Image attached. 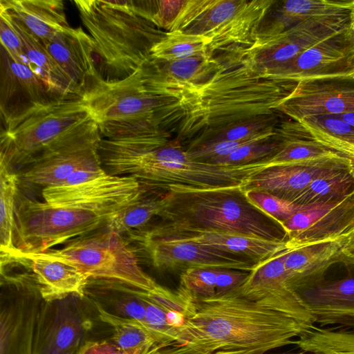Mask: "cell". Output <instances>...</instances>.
<instances>
[{"label": "cell", "instance_id": "cell-50", "mask_svg": "<svg viewBox=\"0 0 354 354\" xmlns=\"http://www.w3.org/2000/svg\"><path fill=\"white\" fill-rule=\"evenodd\" d=\"M166 317L169 325L177 329L183 327L185 322V315L180 312L174 310L166 311Z\"/></svg>", "mask_w": 354, "mask_h": 354}, {"label": "cell", "instance_id": "cell-33", "mask_svg": "<svg viewBox=\"0 0 354 354\" xmlns=\"http://www.w3.org/2000/svg\"><path fill=\"white\" fill-rule=\"evenodd\" d=\"M313 138L354 161V127L334 115L307 117L299 121Z\"/></svg>", "mask_w": 354, "mask_h": 354}, {"label": "cell", "instance_id": "cell-42", "mask_svg": "<svg viewBox=\"0 0 354 354\" xmlns=\"http://www.w3.org/2000/svg\"><path fill=\"white\" fill-rule=\"evenodd\" d=\"M218 268H191L181 272L180 286L190 293L203 297L216 295Z\"/></svg>", "mask_w": 354, "mask_h": 354}, {"label": "cell", "instance_id": "cell-45", "mask_svg": "<svg viewBox=\"0 0 354 354\" xmlns=\"http://www.w3.org/2000/svg\"><path fill=\"white\" fill-rule=\"evenodd\" d=\"M0 39L1 46L11 59L28 67L21 41L8 21L5 13L0 10Z\"/></svg>", "mask_w": 354, "mask_h": 354}, {"label": "cell", "instance_id": "cell-49", "mask_svg": "<svg viewBox=\"0 0 354 354\" xmlns=\"http://www.w3.org/2000/svg\"><path fill=\"white\" fill-rule=\"evenodd\" d=\"M105 172L102 168L99 169H84L77 170L70 174L59 186H73L97 178Z\"/></svg>", "mask_w": 354, "mask_h": 354}, {"label": "cell", "instance_id": "cell-36", "mask_svg": "<svg viewBox=\"0 0 354 354\" xmlns=\"http://www.w3.org/2000/svg\"><path fill=\"white\" fill-rule=\"evenodd\" d=\"M211 39L180 31L167 32L151 50V56L173 62L206 54L209 52Z\"/></svg>", "mask_w": 354, "mask_h": 354}, {"label": "cell", "instance_id": "cell-5", "mask_svg": "<svg viewBox=\"0 0 354 354\" xmlns=\"http://www.w3.org/2000/svg\"><path fill=\"white\" fill-rule=\"evenodd\" d=\"M82 100L103 138L169 132L178 129L183 118L178 100L147 90L140 69L124 79L98 81Z\"/></svg>", "mask_w": 354, "mask_h": 354}, {"label": "cell", "instance_id": "cell-15", "mask_svg": "<svg viewBox=\"0 0 354 354\" xmlns=\"http://www.w3.org/2000/svg\"><path fill=\"white\" fill-rule=\"evenodd\" d=\"M279 227L290 249L354 236V189L328 203L297 211Z\"/></svg>", "mask_w": 354, "mask_h": 354}, {"label": "cell", "instance_id": "cell-31", "mask_svg": "<svg viewBox=\"0 0 354 354\" xmlns=\"http://www.w3.org/2000/svg\"><path fill=\"white\" fill-rule=\"evenodd\" d=\"M102 321L113 328V343L124 354H155L161 348L140 322L113 315L96 303Z\"/></svg>", "mask_w": 354, "mask_h": 354}, {"label": "cell", "instance_id": "cell-32", "mask_svg": "<svg viewBox=\"0 0 354 354\" xmlns=\"http://www.w3.org/2000/svg\"><path fill=\"white\" fill-rule=\"evenodd\" d=\"M354 189V167L335 170L313 180L292 201L301 209L340 198Z\"/></svg>", "mask_w": 354, "mask_h": 354}, {"label": "cell", "instance_id": "cell-54", "mask_svg": "<svg viewBox=\"0 0 354 354\" xmlns=\"http://www.w3.org/2000/svg\"><path fill=\"white\" fill-rule=\"evenodd\" d=\"M77 349L71 350L66 352L58 353L55 354H77Z\"/></svg>", "mask_w": 354, "mask_h": 354}, {"label": "cell", "instance_id": "cell-52", "mask_svg": "<svg viewBox=\"0 0 354 354\" xmlns=\"http://www.w3.org/2000/svg\"><path fill=\"white\" fill-rule=\"evenodd\" d=\"M342 263L354 265V236L349 240L344 248Z\"/></svg>", "mask_w": 354, "mask_h": 354}, {"label": "cell", "instance_id": "cell-30", "mask_svg": "<svg viewBox=\"0 0 354 354\" xmlns=\"http://www.w3.org/2000/svg\"><path fill=\"white\" fill-rule=\"evenodd\" d=\"M279 122L276 113L239 122L199 135L189 142L187 149L225 140H270Z\"/></svg>", "mask_w": 354, "mask_h": 354}, {"label": "cell", "instance_id": "cell-10", "mask_svg": "<svg viewBox=\"0 0 354 354\" xmlns=\"http://www.w3.org/2000/svg\"><path fill=\"white\" fill-rule=\"evenodd\" d=\"M44 252L73 263L90 278L119 281L147 292L158 285L142 270L126 239L106 227Z\"/></svg>", "mask_w": 354, "mask_h": 354}, {"label": "cell", "instance_id": "cell-41", "mask_svg": "<svg viewBox=\"0 0 354 354\" xmlns=\"http://www.w3.org/2000/svg\"><path fill=\"white\" fill-rule=\"evenodd\" d=\"M184 1H138L139 14L156 27L169 29L181 10Z\"/></svg>", "mask_w": 354, "mask_h": 354}, {"label": "cell", "instance_id": "cell-38", "mask_svg": "<svg viewBox=\"0 0 354 354\" xmlns=\"http://www.w3.org/2000/svg\"><path fill=\"white\" fill-rule=\"evenodd\" d=\"M244 195L253 207L279 226L282 222L301 209L293 203L266 192L244 190Z\"/></svg>", "mask_w": 354, "mask_h": 354}, {"label": "cell", "instance_id": "cell-37", "mask_svg": "<svg viewBox=\"0 0 354 354\" xmlns=\"http://www.w3.org/2000/svg\"><path fill=\"white\" fill-rule=\"evenodd\" d=\"M163 207L162 196L142 197L126 209L113 215L106 227L119 234L140 230L155 216H158Z\"/></svg>", "mask_w": 354, "mask_h": 354}, {"label": "cell", "instance_id": "cell-14", "mask_svg": "<svg viewBox=\"0 0 354 354\" xmlns=\"http://www.w3.org/2000/svg\"><path fill=\"white\" fill-rule=\"evenodd\" d=\"M129 243L133 242L147 255L152 265L162 270L191 268H224L250 272L254 265L251 261L210 247L178 239L153 237L141 230L126 234Z\"/></svg>", "mask_w": 354, "mask_h": 354}, {"label": "cell", "instance_id": "cell-1", "mask_svg": "<svg viewBox=\"0 0 354 354\" xmlns=\"http://www.w3.org/2000/svg\"><path fill=\"white\" fill-rule=\"evenodd\" d=\"M185 322L173 345L199 354H265L293 344L314 325L300 293L238 288L203 297L186 290Z\"/></svg>", "mask_w": 354, "mask_h": 354}, {"label": "cell", "instance_id": "cell-39", "mask_svg": "<svg viewBox=\"0 0 354 354\" xmlns=\"http://www.w3.org/2000/svg\"><path fill=\"white\" fill-rule=\"evenodd\" d=\"M145 292L142 290L140 295L146 306L147 329L161 349L171 346L177 340L178 329L169 325L166 310L147 299Z\"/></svg>", "mask_w": 354, "mask_h": 354}, {"label": "cell", "instance_id": "cell-17", "mask_svg": "<svg viewBox=\"0 0 354 354\" xmlns=\"http://www.w3.org/2000/svg\"><path fill=\"white\" fill-rule=\"evenodd\" d=\"M297 82L354 75V33L350 26L268 72Z\"/></svg>", "mask_w": 354, "mask_h": 354}, {"label": "cell", "instance_id": "cell-46", "mask_svg": "<svg viewBox=\"0 0 354 354\" xmlns=\"http://www.w3.org/2000/svg\"><path fill=\"white\" fill-rule=\"evenodd\" d=\"M145 296L166 311H178L185 315L186 313V292L181 286L176 292H173L158 285L153 290L145 292Z\"/></svg>", "mask_w": 354, "mask_h": 354}, {"label": "cell", "instance_id": "cell-34", "mask_svg": "<svg viewBox=\"0 0 354 354\" xmlns=\"http://www.w3.org/2000/svg\"><path fill=\"white\" fill-rule=\"evenodd\" d=\"M18 181V175L0 163V246L1 261L5 262L14 259L17 253L14 229Z\"/></svg>", "mask_w": 354, "mask_h": 354}, {"label": "cell", "instance_id": "cell-43", "mask_svg": "<svg viewBox=\"0 0 354 354\" xmlns=\"http://www.w3.org/2000/svg\"><path fill=\"white\" fill-rule=\"evenodd\" d=\"M81 328L73 317H65L54 326L50 334V354L77 349Z\"/></svg>", "mask_w": 354, "mask_h": 354}, {"label": "cell", "instance_id": "cell-12", "mask_svg": "<svg viewBox=\"0 0 354 354\" xmlns=\"http://www.w3.org/2000/svg\"><path fill=\"white\" fill-rule=\"evenodd\" d=\"M146 189L135 178L106 171L96 178L73 186L44 187L42 196L57 207L113 216L140 200Z\"/></svg>", "mask_w": 354, "mask_h": 354}, {"label": "cell", "instance_id": "cell-21", "mask_svg": "<svg viewBox=\"0 0 354 354\" xmlns=\"http://www.w3.org/2000/svg\"><path fill=\"white\" fill-rule=\"evenodd\" d=\"M141 231L149 236L178 239L210 247L247 259L254 264L288 249L284 239L272 240L233 232L188 230L152 234L147 230Z\"/></svg>", "mask_w": 354, "mask_h": 354}, {"label": "cell", "instance_id": "cell-29", "mask_svg": "<svg viewBox=\"0 0 354 354\" xmlns=\"http://www.w3.org/2000/svg\"><path fill=\"white\" fill-rule=\"evenodd\" d=\"M274 138L279 142V147L273 156L268 158L272 167L318 158L335 152L317 142L301 122L291 118L279 122Z\"/></svg>", "mask_w": 354, "mask_h": 354}, {"label": "cell", "instance_id": "cell-26", "mask_svg": "<svg viewBox=\"0 0 354 354\" xmlns=\"http://www.w3.org/2000/svg\"><path fill=\"white\" fill-rule=\"evenodd\" d=\"M17 259L30 261L44 299H59L69 294L84 296L90 277L73 263L46 252L20 254Z\"/></svg>", "mask_w": 354, "mask_h": 354}, {"label": "cell", "instance_id": "cell-35", "mask_svg": "<svg viewBox=\"0 0 354 354\" xmlns=\"http://www.w3.org/2000/svg\"><path fill=\"white\" fill-rule=\"evenodd\" d=\"M293 344L312 354H354V330L314 325Z\"/></svg>", "mask_w": 354, "mask_h": 354}, {"label": "cell", "instance_id": "cell-28", "mask_svg": "<svg viewBox=\"0 0 354 354\" xmlns=\"http://www.w3.org/2000/svg\"><path fill=\"white\" fill-rule=\"evenodd\" d=\"M19 35L28 67L57 95L64 97H82L78 88L46 49L41 41L17 19L0 8Z\"/></svg>", "mask_w": 354, "mask_h": 354}, {"label": "cell", "instance_id": "cell-8", "mask_svg": "<svg viewBox=\"0 0 354 354\" xmlns=\"http://www.w3.org/2000/svg\"><path fill=\"white\" fill-rule=\"evenodd\" d=\"M274 0H185L169 32L180 31L211 39L210 53L254 41Z\"/></svg>", "mask_w": 354, "mask_h": 354}, {"label": "cell", "instance_id": "cell-25", "mask_svg": "<svg viewBox=\"0 0 354 354\" xmlns=\"http://www.w3.org/2000/svg\"><path fill=\"white\" fill-rule=\"evenodd\" d=\"M314 324L319 327L336 325L354 328V277H347L328 285H317L302 290Z\"/></svg>", "mask_w": 354, "mask_h": 354}, {"label": "cell", "instance_id": "cell-53", "mask_svg": "<svg viewBox=\"0 0 354 354\" xmlns=\"http://www.w3.org/2000/svg\"><path fill=\"white\" fill-rule=\"evenodd\" d=\"M335 117L354 127V113L334 115Z\"/></svg>", "mask_w": 354, "mask_h": 354}, {"label": "cell", "instance_id": "cell-40", "mask_svg": "<svg viewBox=\"0 0 354 354\" xmlns=\"http://www.w3.org/2000/svg\"><path fill=\"white\" fill-rule=\"evenodd\" d=\"M279 147V142L273 137L268 140L245 145L228 156L218 158L211 162L227 165L255 162L270 158L278 151Z\"/></svg>", "mask_w": 354, "mask_h": 354}, {"label": "cell", "instance_id": "cell-18", "mask_svg": "<svg viewBox=\"0 0 354 354\" xmlns=\"http://www.w3.org/2000/svg\"><path fill=\"white\" fill-rule=\"evenodd\" d=\"M277 111L297 122L311 116L354 113V77L301 80Z\"/></svg>", "mask_w": 354, "mask_h": 354}, {"label": "cell", "instance_id": "cell-44", "mask_svg": "<svg viewBox=\"0 0 354 354\" xmlns=\"http://www.w3.org/2000/svg\"><path fill=\"white\" fill-rule=\"evenodd\" d=\"M263 140H268L250 139L238 141L225 140L201 145L185 151L187 156L193 160L211 162L218 158L228 156L245 145Z\"/></svg>", "mask_w": 354, "mask_h": 354}, {"label": "cell", "instance_id": "cell-19", "mask_svg": "<svg viewBox=\"0 0 354 354\" xmlns=\"http://www.w3.org/2000/svg\"><path fill=\"white\" fill-rule=\"evenodd\" d=\"M352 167V159L335 152L268 168L252 177L244 190L266 192L292 203L315 178L332 171Z\"/></svg>", "mask_w": 354, "mask_h": 354}, {"label": "cell", "instance_id": "cell-23", "mask_svg": "<svg viewBox=\"0 0 354 354\" xmlns=\"http://www.w3.org/2000/svg\"><path fill=\"white\" fill-rule=\"evenodd\" d=\"M353 11L354 1H275L262 21L256 38L274 36L312 19L351 15Z\"/></svg>", "mask_w": 354, "mask_h": 354}, {"label": "cell", "instance_id": "cell-9", "mask_svg": "<svg viewBox=\"0 0 354 354\" xmlns=\"http://www.w3.org/2000/svg\"><path fill=\"white\" fill-rule=\"evenodd\" d=\"M14 244L17 253H41L106 227L113 216L91 211L51 205L29 199L15 207Z\"/></svg>", "mask_w": 354, "mask_h": 354}, {"label": "cell", "instance_id": "cell-13", "mask_svg": "<svg viewBox=\"0 0 354 354\" xmlns=\"http://www.w3.org/2000/svg\"><path fill=\"white\" fill-rule=\"evenodd\" d=\"M352 15L312 19L274 36L257 37L250 46L244 49L245 55L255 68L268 73L347 29Z\"/></svg>", "mask_w": 354, "mask_h": 354}, {"label": "cell", "instance_id": "cell-16", "mask_svg": "<svg viewBox=\"0 0 354 354\" xmlns=\"http://www.w3.org/2000/svg\"><path fill=\"white\" fill-rule=\"evenodd\" d=\"M220 55L207 53L173 62L150 56L140 69L147 91L180 100L208 82L221 68L225 51Z\"/></svg>", "mask_w": 354, "mask_h": 354}, {"label": "cell", "instance_id": "cell-48", "mask_svg": "<svg viewBox=\"0 0 354 354\" xmlns=\"http://www.w3.org/2000/svg\"><path fill=\"white\" fill-rule=\"evenodd\" d=\"M77 354H124L113 342H87L77 352Z\"/></svg>", "mask_w": 354, "mask_h": 354}, {"label": "cell", "instance_id": "cell-6", "mask_svg": "<svg viewBox=\"0 0 354 354\" xmlns=\"http://www.w3.org/2000/svg\"><path fill=\"white\" fill-rule=\"evenodd\" d=\"M162 221L152 234L202 230L233 232L281 240L274 221L253 207L244 190L169 192L162 196Z\"/></svg>", "mask_w": 354, "mask_h": 354}, {"label": "cell", "instance_id": "cell-11", "mask_svg": "<svg viewBox=\"0 0 354 354\" xmlns=\"http://www.w3.org/2000/svg\"><path fill=\"white\" fill-rule=\"evenodd\" d=\"M102 137L91 117L62 135L39 153L23 173L28 182L59 186L72 173L102 169L98 147Z\"/></svg>", "mask_w": 354, "mask_h": 354}, {"label": "cell", "instance_id": "cell-47", "mask_svg": "<svg viewBox=\"0 0 354 354\" xmlns=\"http://www.w3.org/2000/svg\"><path fill=\"white\" fill-rule=\"evenodd\" d=\"M248 272L236 270L218 268L216 281V295L225 294L241 286Z\"/></svg>", "mask_w": 354, "mask_h": 354}, {"label": "cell", "instance_id": "cell-7", "mask_svg": "<svg viewBox=\"0 0 354 354\" xmlns=\"http://www.w3.org/2000/svg\"><path fill=\"white\" fill-rule=\"evenodd\" d=\"M91 117L82 97H62L2 119L0 163L12 171L25 168L56 139Z\"/></svg>", "mask_w": 354, "mask_h": 354}, {"label": "cell", "instance_id": "cell-24", "mask_svg": "<svg viewBox=\"0 0 354 354\" xmlns=\"http://www.w3.org/2000/svg\"><path fill=\"white\" fill-rule=\"evenodd\" d=\"M351 239L289 248L284 267L290 286L297 292L316 286L328 268L342 262L344 248Z\"/></svg>", "mask_w": 354, "mask_h": 354}, {"label": "cell", "instance_id": "cell-4", "mask_svg": "<svg viewBox=\"0 0 354 354\" xmlns=\"http://www.w3.org/2000/svg\"><path fill=\"white\" fill-rule=\"evenodd\" d=\"M73 2L92 39L104 80L124 79L140 69L167 33L138 15L131 1Z\"/></svg>", "mask_w": 354, "mask_h": 354}, {"label": "cell", "instance_id": "cell-51", "mask_svg": "<svg viewBox=\"0 0 354 354\" xmlns=\"http://www.w3.org/2000/svg\"><path fill=\"white\" fill-rule=\"evenodd\" d=\"M167 348L160 349L155 354H199L185 346L172 345Z\"/></svg>", "mask_w": 354, "mask_h": 354}, {"label": "cell", "instance_id": "cell-2", "mask_svg": "<svg viewBox=\"0 0 354 354\" xmlns=\"http://www.w3.org/2000/svg\"><path fill=\"white\" fill-rule=\"evenodd\" d=\"M98 153L106 173L132 177L145 189L166 193L244 190L252 177L272 167L267 158L239 165L193 160L179 142L165 145L153 134L102 138Z\"/></svg>", "mask_w": 354, "mask_h": 354}, {"label": "cell", "instance_id": "cell-55", "mask_svg": "<svg viewBox=\"0 0 354 354\" xmlns=\"http://www.w3.org/2000/svg\"><path fill=\"white\" fill-rule=\"evenodd\" d=\"M351 28L354 33V11H353V13L352 15V19H351Z\"/></svg>", "mask_w": 354, "mask_h": 354}, {"label": "cell", "instance_id": "cell-57", "mask_svg": "<svg viewBox=\"0 0 354 354\" xmlns=\"http://www.w3.org/2000/svg\"><path fill=\"white\" fill-rule=\"evenodd\" d=\"M353 77H354V75L353 76Z\"/></svg>", "mask_w": 354, "mask_h": 354}, {"label": "cell", "instance_id": "cell-56", "mask_svg": "<svg viewBox=\"0 0 354 354\" xmlns=\"http://www.w3.org/2000/svg\"><path fill=\"white\" fill-rule=\"evenodd\" d=\"M295 354H304V353H295Z\"/></svg>", "mask_w": 354, "mask_h": 354}, {"label": "cell", "instance_id": "cell-27", "mask_svg": "<svg viewBox=\"0 0 354 354\" xmlns=\"http://www.w3.org/2000/svg\"><path fill=\"white\" fill-rule=\"evenodd\" d=\"M0 8L17 19L41 43L71 28L62 0H1Z\"/></svg>", "mask_w": 354, "mask_h": 354}, {"label": "cell", "instance_id": "cell-22", "mask_svg": "<svg viewBox=\"0 0 354 354\" xmlns=\"http://www.w3.org/2000/svg\"><path fill=\"white\" fill-rule=\"evenodd\" d=\"M1 115L6 118L61 97L27 66L14 62L1 46Z\"/></svg>", "mask_w": 354, "mask_h": 354}, {"label": "cell", "instance_id": "cell-20", "mask_svg": "<svg viewBox=\"0 0 354 354\" xmlns=\"http://www.w3.org/2000/svg\"><path fill=\"white\" fill-rule=\"evenodd\" d=\"M42 44L82 96L98 81L103 80L92 39L81 27H71Z\"/></svg>", "mask_w": 354, "mask_h": 354}, {"label": "cell", "instance_id": "cell-3", "mask_svg": "<svg viewBox=\"0 0 354 354\" xmlns=\"http://www.w3.org/2000/svg\"><path fill=\"white\" fill-rule=\"evenodd\" d=\"M244 49L225 50L221 68L204 86L179 100L183 113L177 132L180 140L272 114L297 87L299 82L255 68Z\"/></svg>", "mask_w": 354, "mask_h": 354}]
</instances>
